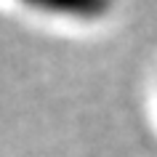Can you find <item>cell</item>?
Listing matches in <instances>:
<instances>
[{"instance_id": "1", "label": "cell", "mask_w": 157, "mask_h": 157, "mask_svg": "<svg viewBox=\"0 0 157 157\" xmlns=\"http://www.w3.org/2000/svg\"><path fill=\"white\" fill-rule=\"evenodd\" d=\"M29 3L53 11H67V13H83V16H96L109 6V0H29Z\"/></svg>"}]
</instances>
